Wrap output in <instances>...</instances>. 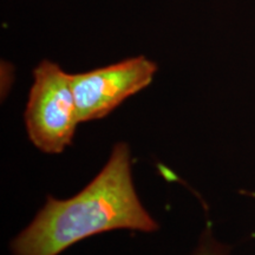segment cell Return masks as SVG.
<instances>
[{"instance_id":"6da1fadb","label":"cell","mask_w":255,"mask_h":255,"mask_svg":"<svg viewBox=\"0 0 255 255\" xmlns=\"http://www.w3.org/2000/svg\"><path fill=\"white\" fill-rule=\"evenodd\" d=\"M116 229H158L136 193L127 143L115 144L107 164L77 195L49 197L9 250L12 255H59L84 239Z\"/></svg>"},{"instance_id":"7a4b0ae2","label":"cell","mask_w":255,"mask_h":255,"mask_svg":"<svg viewBox=\"0 0 255 255\" xmlns=\"http://www.w3.org/2000/svg\"><path fill=\"white\" fill-rule=\"evenodd\" d=\"M24 119L28 137L40 151L60 154L65 150L81 123L72 75L51 60L38 64Z\"/></svg>"},{"instance_id":"3957f363","label":"cell","mask_w":255,"mask_h":255,"mask_svg":"<svg viewBox=\"0 0 255 255\" xmlns=\"http://www.w3.org/2000/svg\"><path fill=\"white\" fill-rule=\"evenodd\" d=\"M156 71L157 65L152 60L138 56L72 75L79 121L103 119L127 98L148 87Z\"/></svg>"},{"instance_id":"277c9868","label":"cell","mask_w":255,"mask_h":255,"mask_svg":"<svg viewBox=\"0 0 255 255\" xmlns=\"http://www.w3.org/2000/svg\"><path fill=\"white\" fill-rule=\"evenodd\" d=\"M189 255H232V247L215 237L212 227L205 228Z\"/></svg>"}]
</instances>
